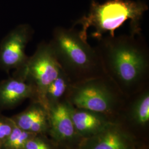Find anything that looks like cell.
I'll return each instance as SVG.
<instances>
[{
  "label": "cell",
  "mask_w": 149,
  "mask_h": 149,
  "mask_svg": "<svg viewBox=\"0 0 149 149\" xmlns=\"http://www.w3.org/2000/svg\"><path fill=\"white\" fill-rule=\"evenodd\" d=\"M33 30L27 24H21L8 33L0 44V69L8 72L21 68L28 57L25 53Z\"/></svg>",
  "instance_id": "8"
},
{
  "label": "cell",
  "mask_w": 149,
  "mask_h": 149,
  "mask_svg": "<svg viewBox=\"0 0 149 149\" xmlns=\"http://www.w3.org/2000/svg\"><path fill=\"white\" fill-rule=\"evenodd\" d=\"M122 111L127 118L128 127L143 130L149 124V90L145 87L128 98Z\"/></svg>",
  "instance_id": "12"
},
{
  "label": "cell",
  "mask_w": 149,
  "mask_h": 149,
  "mask_svg": "<svg viewBox=\"0 0 149 149\" xmlns=\"http://www.w3.org/2000/svg\"><path fill=\"white\" fill-rule=\"evenodd\" d=\"M148 10V5L140 1L108 0L100 4L92 0L88 13L76 23L82 26L80 32L84 38L87 39V29L93 27L92 36L99 40L107 33L114 36V31L128 21L130 32H141L140 21Z\"/></svg>",
  "instance_id": "3"
},
{
  "label": "cell",
  "mask_w": 149,
  "mask_h": 149,
  "mask_svg": "<svg viewBox=\"0 0 149 149\" xmlns=\"http://www.w3.org/2000/svg\"><path fill=\"white\" fill-rule=\"evenodd\" d=\"M95 48L105 74L124 96L148 87L149 48L141 32L102 37Z\"/></svg>",
  "instance_id": "1"
},
{
  "label": "cell",
  "mask_w": 149,
  "mask_h": 149,
  "mask_svg": "<svg viewBox=\"0 0 149 149\" xmlns=\"http://www.w3.org/2000/svg\"><path fill=\"white\" fill-rule=\"evenodd\" d=\"M61 69L72 84L106 76L95 48L74 28H54L49 42Z\"/></svg>",
  "instance_id": "2"
},
{
  "label": "cell",
  "mask_w": 149,
  "mask_h": 149,
  "mask_svg": "<svg viewBox=\"0 0 149 149\" xmlns=\"http://www.w3.org/2000/svg\"><path fill=\"white\" fill-rule=\"evenodd\" d=\"M27 99L36 100L34 88L27 81L13 76L0 82V111L13 109Z\"/></svg>",
  "instance_id": "10"
},
{
  "label": "cell",
  "mask_w": 149,
  "mask_h": 149,
  "mask_svg": "<svg viewBox=\"0 0 149 149\" xmlns=\"http://www.w3.org/2000/svg\"><path fill=\"white\" fill-rule=\"evenodd\" d=\"M71 85L69 78L61 69L58 76L50 84L46 91L45 101L47 109L49 107L66 100Z\"/></svg>",
  "instance_id": "13"
},
{
  "label": "cell",
  "mask_w": 149,
  "mask_h": 149,
  "mask_svg": "<svg viewBox=\"0 0 149 149\" xmlns=\"http://www.w3.org/2000/svg\"><path fill=\"white\" fill-rule=\"evenodd\" d=\"M49 129L48 136L58 149H79L82 139L77 133L66 100L48 109Z\"/></svg>",
  "instance_id": "7"
},
{
  "label": "cell",
  "mask_w": 149,
  "mask_h": 149,
  "mask_svg": "<svg viewBox=\"0 0 149 149\" xmlns=\"http://www.w3.org/2000/svg\"><path fill=\"white\" fill-rule=\"evenodd\" d=\"M35 135L16 126L0 149H25L28 141Z\"/></svg>",
  "instance_id": "14"
},
{
  "label": "cell",
  "mask_w": 149,
  "mask_h": 149,
  "mask_svg": "<svg viewBox=\"0 0 149 149\" xmlns=\"http://www.w3.org/2000/svg\"><path fill=\"white\" fill-rule=\"evenodd\" d=\"M124 96L107 76L72 84L66 100L73 106L116 119L126 104Z\"/></svg>",
  "instance_id": "4"
},
{
  "label": "cell",
  "mask_w": 149,
  "mask_h": 149,
  "mask_svg": "<svg viewBox=\"0 0 149 149\" xmlns=\"http://www.w3.org/2000/svg\"><path fill=\"white\" fill-rule=\"evenodd\" d=\"M79 149H146L136 134L124 123L116 120L100 133L83 139Z\"/></svg>",
  "instance_id": "6"
},
{
  "label": "cell",
  "mask_w": 149,
  "mask_h": 149,
  "mask_svg": "<svg viewBox=\"0 0 149 149\" xmlns=\"http://www.w3.org/2000/svg\"><path fill=\"white\" fill-rule=\"evenodd\" d=\"M15 127L16 125L11 117L0 114V148Z\"/></svg>",
  "instance_id": "16"
},
{
  "label": "cell",
  "mask_w": 149,
  "mask_h": 149,
  "mask_svg": "<svg viewBox=\"0 0 149 149\" xmlns=\"http://www.w3.org/2000/svg\"><path fill=\"white\" fill-rule=\"evenodd\" d=\"M25 149H58L47 135L36 134L26 144Z\"/></svg>",
  "instance_id": "15"
},
{
  "label": "cell",
  "mask_w": 149,
  "mask_h": 149,
  "mask_svg": "<svg viewBox=\"0 0 149 149\" xmlns=\"http://www.w3.org/2000/svg\"><path fill=\"white\" fill-rule=\"evenodd\" d=\"M70 112L75 130L82 140L100 133L112 123L118 120L104 114L76 108L70 103Z\"/></svg>",
  "instance_id": "9"
},
{
  "label": "cell",
  "mask_w": 149,
  "mask_h": 149,
  "mask_svg": "<svg viewBox=\"0 0 149 149\" xmlns=\"http://www.w3.org/2000/svg\"><path fill=\"white\" fill-rule=\"evenodd\" d=\"M11 118L16 126L23 130L48 136L49 129L48 109L39 102L32 101L25 110Z\"/></svg>",
  "instance_id": "11"
},
{
  "label": "cell",
  "mask_w": 149,
  "mask_h": 149,
  "mask_svg": "<svg viewBox=\"0 0 149 149\" xmlns=\"http://www.w3.org/2000/svg\"><path fill=\"white\" fill-rule=\"evenodd\" d=\"M61 70L50 44L43 42L38 46L32 56L28 57L24 65L16 70L14 76L31 84L36 92V101L41 103L47 108L46 91Z\"/></svg>",
  "instance_id": "5"
}]
</instances>
